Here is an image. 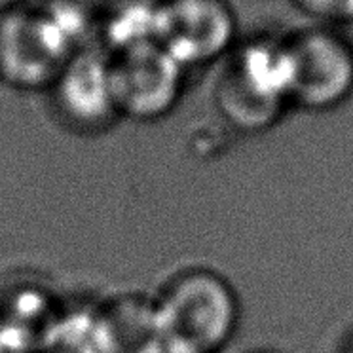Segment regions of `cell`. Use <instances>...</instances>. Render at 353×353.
<instances>
[{
    "label": "cell",
    "mask_w": 353,
    "mask_h": 353,
    "mask_svg": "<svg viewBox=\"0 0 353 353\" xmlns=\"http://www.w3.org/2000/svg\"><path fill=\"white\" fill-rule=\"evenodd\" d=\"M95 39L97 10L85 0H25L0 12V80L50 92L70 57Z\"/></svg>",
    "instance_id": "cell-1"
},
{
    "label": "cell",
    "mask_w": 353,
    "mask_h": 353,
    "mask_svg": "<svg viewBox=\"0 0 353 353\" xmlns=\"http://www.w3.org/2000/svg\"><path fill=\"white\" fill-rule=\"evenodd\" d=\"M163 342L188 353H216L234 336L239 306L230 283L213 270H183L154 296Z\"/></svg>",
    "instance_id": "cell-2"
},
{
    "label": "cell",
    "mask_w": 353,
    "mask_h": 353,
    "mask_svg": "<svg viewBox=\"0 0 353 353\" xmlns=\"http://www.w3.org/2000/svg\"><path fill=\"white\" fill-rule=\"evenodd\" d=\"M292 80L289 42L249 40L232 52L216 82V107L238 130H266L291 103Z\"/></svg>",
    "instance_id": "cell-3"
},
{
    "label": "cell",
    "mask_w": 353,
    "mask_h": 353,
    "mask_svg": "<svg viewBox=\"0 0 353 353\" xmlns=\"http://www.w3.org/2000/svg\"><path fill=\"white\" fill-rule=\"evenodd\" d=\"M110 57L116 112L133 122H156L173 112L185 90L186 70L156 42Z\"/></svg>",
    "instance_id": "cell-4"
},
{
    "label": "cell",
    "mask_w": 353,
    "mask_h": 353,
    "mask_svg": "<svg viewBox=\"0 0 353 353\" xmlns=\"http://www.w3.org/2000/svg\"><path fill=\"white\" fill-rule=\"evenodd\" d=\"M238 23L226 0H161L156 44L185 70L228 55Z\"/></svg>",
    "instance_id": "cell-5"
},
{
    "label": "cell",
    "mask_w": 353,
    "mask_h": 353,
    "mask_svg": "<svg viewBox=\"0 0 353 353\" xmlns=\"http://www.w3.org/2000/svg\"><path fill=\"white\" fill-rule=\"evenodd\" d=\"M294 80L291 103L307 110H327L353 92V50L340 32L314 29L289 40Z\"/></svg>",
    "instance_id": "cell-6"
},
{
    "label": "cell",
    "mask_w": 353,
    "mask_h": 353,
    "mask_svg": "<svg viewBox=\"0 0 353 353\" xmlns=\"http://www.w3.org/2000/svg\"><path fill=\"white\" fill-rule=\"evenodd\" d=\"M50 93L57 114L78 131L107 130L120 120L110 85V57L97 44L70 57Z\"/></svg>",
    "instance_id": "cell-7"
},
{
    "label": "cell",
    "mask_w": 353,
    "mask_h": 353,
    "mask_svg": "<svg viewBox=\"0 0 353 353\" xmlns=\"http://www.w3.org/2000/svg\"><path fill=\"white\" fill-rule=\"evenodd\" d=\"M103 353H152L161 342L154 296L123 292L93 306Z\"/></svg>",
    "instance_id": "cell-8"
},
{
    "label": "cell",
    "mask_w": 353,
    "mask_h": 353,
    "mask_svg": "<svg viewBox=\"0 0 353 353\" xmlns=\"http://www.w3.org/2000/svg\"><path fill=\"white\" fill-rule=\"evenodd\" d=\"M161 0H107L97 10L95 44L108 55L156 42Z\"/></svg>",
    "instance_id": "cell-9"
},
{
    "label": "cell",
    "mask_w": 353,
    "mask_h": 353,
    "mask_svg": "<svg viewBox=\"0 0 353 353\" xmlns=\"http://www.w3.org/2000/svg\"><path fill=\"white\" fill-rule=\"evenodd\" d=\"M40 353H103L93 307L59 312L40 344Z\"/></svg>",
    "instance_id": "cell-10"
},
{
    "label": "cell",
    "mask_w": 353,
    "mask_h": 353,
    "mask_svg": "<svg viewBox=\"0 0 353 353\" xmlns=\"http://www.w3.org/2000/svg\"><path fill=\"white\" fill-rule=\"evenodd\" d=\"M300 8L307 14H314L323 19L336 21L338 25L345 23L353 17V0H294Z\"/></svg>",
    "instance_id": "cell-11"
},
{
    "label": "cell",
    "mask_w": 353,
    "mask_h": 353,
    "mask_svg": "<svg viewBox=\"0 0 353 353\" xmlns=\"http://www.w3.org/2000/svg\"><path fill=\"white\" fill-rule=\"evenodd\" d=\"M342 27V31H340V37L347 42V46L353 50V17L352 19H347L345 23L340 25Z\"/></svg>",
    "instance_id": "cell-12"
},
{
    "label": "cell",
    "mask_w": 353,
    "mask_h": 353,
    "mask_svg": "<svg viewBox=\"0 0 353 353\" xmlns=\"http://www.w3.org/2000/svg\"><path fill=\"white\" fill-rule=\"evenodd\" d=\"M152 353H188V352H185V350H181V347L171 345V344H168V342H163V340H161L160 344L156 345V350H154Z\"/></svg>",
    "instance_id": "cell-13"
},
{
    "label": "cell",
    "mask_w": 353,
    "mask_h": 353,
    "mask_svg": "<svg viewBox=\"0 0 353 353\" xmlns=\"http://www.w3.org/2000/svg\"><path fill=\"white\" fill-rule=\"evenodd\" d=\"M25 0H0V12H4V10H10L17 6V4H23Z\"/></svg>",
    "instance_id": "cell-14"
},
{
    "label": "cell",
    "mask_w": 353,
    "mask_h": 353,
    "mask_svg": "<svg viewBox=\"0 0 353 353\" xmlns=\"http://www.w3.org/2000/svg\"><path fill=\"white\" fill-rule=\"evenodd\" d=\"M10 353H40V352H10Z\"/></svg>",
    "instance_id": "cell-15"
},
{
    "label": "cell",
    "mask_w": 353,
    "mask_h": 353,
    "mask_svg": "<svg viewBox=\"0 0 353 353\" xmlns=\"http://www.w3.org/2000/svg\"><path fill=\"white\" fill-rule=\"evenodd\" d=\"M347 353H353V344H352V347H350V350H347Z\"/></svg>",
    "instance_id": "cell-16"
},
{
    "label": "cell",
    "mask_w": 353,
    "mask_h": 353,
    "mask_svg": "<svg viewBox=\"0 0 353 353\" xmlns=\"http://www.w3.org/2000/svg\"><path fill=\"white\" fill-rule=\"evenodd\" d=\"M261 353H270V352H261Z\"/></svg>",
    "instance_id": "cell-17"
}]
</instances>
